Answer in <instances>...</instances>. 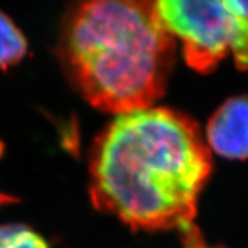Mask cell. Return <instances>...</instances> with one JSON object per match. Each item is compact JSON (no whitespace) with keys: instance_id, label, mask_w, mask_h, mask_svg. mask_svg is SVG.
I'll list each match as a JSON object with an SVG mask.
<instances>
[{"instance_id":"obj_1","label":"cell","mask_w":248,"mask_h":248,"mask_svg":"<svg viewBox=\"0 0 248 248\" xmlns=\"http://www.w3.org/2000/svg\"><path fill=\"white\" fill-rule=\"evenodd\" d=\"M89 172L100 212L132 229L183 231L193 224L212 156L191 118L148 107L113 118L94 140Z\"/></svg>"},{"instance_id":"obj_2","label":"cell","mask_w":248,"mask_h":248,"mask_svg":"<svg viewBox=\"0 0 248 248\" xmlns=\"http://www.w3.org/2000/svg\"><path fill=\"white\" fill-rule=\"evenodd\" d=\"M59 47L72 85L114 115L154 107L176 57V39L154 0H81L66 18Z\"/></svg>"},{"instance_id":"obj_3","label":"cell","mask_w":248,"mask_h":248,"mask_svg":"<svg viewBox=\"0 0 248 248\" xmlns=\"http://www.w3.org/2000/svg\"><path fill=\"white\" fill-rule=\"evenodd\" d=\"M156 12L170 33L183 43L186 63L209 74L228 55L248 70V18L227 0H154Z\"/></svg>"},{"instance_id":"obj_4","label":"cell","mask_w":248,"mask_h":248,"mask_svg":"<svg viewBox=\"0 0 248 248\" xmlns=\"http://www.w3.org/2000/svg\"><path fill=\"white\" fill-rule=\"evenodd\" d=\"M206 140L217 154L228 158L248 157V98L229 99L210 118Z\"/></svg>"},{"instance_id":"obj_5","label":"cell","mask_w":248,"mask_h":248,"mask_svg":"<svg viewBox=\"0 0 248 248\" xmlns=\"http://www.w3.org/2000/svg\"><path fill=\"white\" fill-rule=\"evenodd\" d=\"M28 51L26 37L7 14L0 12V70H7L24 59Z\"/></svg>"},{"instance_id":"obj_6","label":"cell","mask_w":248,"mask_h":248,"mask_svg":"<svg viewBox=\"0 0 248 248\" xmlns=\"http://www.w3.org/2000/svg\"><path fill=\"white\" fill-rule=\"evenodd\" d=\"M0 248H49L42 235L19 223L0 225Z\"/></svg>"},{"instance_id":"obj_7","label":"cell","mask_w":248,"mask_h":248,"mask_svg":"<svg viewBox=\"0 0 248 248\" xmlns=\"http://www.w3.org/2000/svg\"><path fill=\"white\" fill-rule=\"evenodd\" d=\"M184 234V248H214L210 247L202 238V234L194 224L181 231Z\"/></svg>"},{"instance_id":"obj_8","label":"cell","mask_w":248,"mask_h":248,"mask_svg":"<svg viewBox=\"0 0 248 248\" xmlns=\"http://www.w3.org/2000/svg\"><path fill=\"white\" fill-rule=\"evenodd\" d=\"M227 1L237 13L248 18V0H227Z\"/></svg>"}]
</instances>
